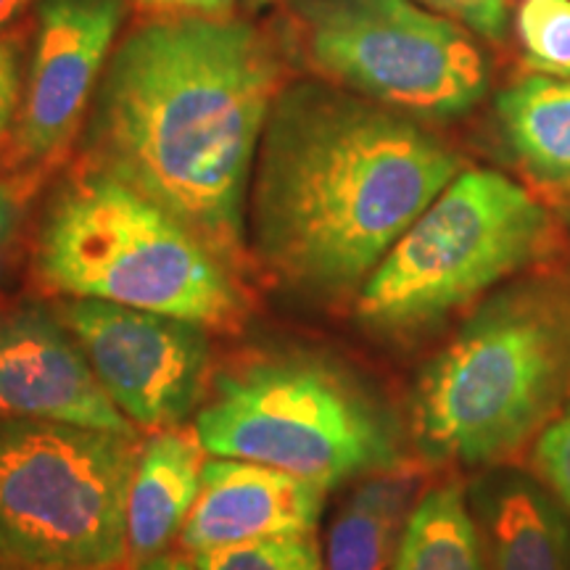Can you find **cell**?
<instances>
[{"label": "cell", "instance_id": "cell-25", "mask_svg": "<svg viewBox=\"0 0 570 570\" xmlns=\"http://www.w3.org/2000/svg\"><path fill=\"white\" fill-rule=\"evenodd\" d=\"M130 570H196L194 560H185L180 554H156V558L140 562V566H135Z\"/></svg>", "mask_w": 570, "mask_h": 570}, {"label": "cell", "instance_id": "cell-8", "mask_svg": "<svg viewBox=\"0 0 570 570\" xmlns=\"http://www.w3.org/2000/svg\"><path fill=\"white\" fill-rule=\"evenodd\" d=\"M312 63L367 101L412 117H460L489 67L468 27L420 0H291Z\"/></svg>", "mask_w": 570, "mask_h": 570}, {"label": "cell", "instance_id": "cell-21", "mask_svg": "<svg viewBox=\"0 0 570 570\" xmlns=\"http://www.w3.org/2000/svg\"><path fill=\"white\" fill-rule=\"evenodd\" d=\"M42 183L40 167H30L27 173L0 177V262L9 254L21 223H24L30 202Z\"/></svg>", "mask_w": 570, "mask_h": 570}, {"label": "cell", "instance_id": "cell-15", "mask_svg": "<svg viewBox=\"0 0 570 570\" xmlns=\"http://www.w3.org/2000/svg\"><path fill=\"white\" fill-rule=\"evenodd\" d=\"M512 154L541 183L570 185V77L531 75L497 98Z\"/></svg>", "mask_w": 570, "mask_h": 570}, {"label": "cell", "instance_id": "cell-7", "mask_svg": "<svg viewBox=\"0 0 570 570\" xmlns=\"http://www.w3.org/2000/svg\"><path fill=\"white\" fill-rule=\"evenodd\" d=\"M544 206L494 169H465L433 198L356 291V317L412 333L475 302L541 252Z\"/></svg>", "mask_w": 570, "mask_h": 570}, {"label": "cell", "instance_id": "cell-2", "mask_svg": "<svg viewBox=\"0 0 570 570\" xmlns=\"http://www.w3.org/2000/svg\"><path fill=\"white\" fill-rule=\"evenodd\" d=\"M460 173L410 117L320 82L277 92L248 188V238L291 291H360Z\"/></svg>", "mask_w": 570, "mask_h": 570}, {"label": "cell", "instance_id": "cell-4", "mask_svg": "<svg viewBox=\"0 0 570 570\" xmlns=\"http://www.w3.org/2000/svg\"><path fill=\"white\" fill-rule=\"evenodd\" d=\"M570 402V288L497 296L420 375L412 428L428 458L499 462Z\"/></svg>", "mask_w": 570, "mask_h": 570}, {"label": "cell", "instance_id": "cell-5", "mask_svg": "<svg viewBox=\"0 0 570 570\" xmlns=\"http://www.w3.org/2000/svg\"><path fill=\"white\" fill-rule=\"evenodd\" d=\"M194 431L214 458L262 462L325 491L399 462L389 412L344 370L304 352L248 356L214 375Z\"/></svg>", "mask_w": 570, "mask_h": 570}, {"label": "cell", "instance_id": "cell-9", "mask_svg": "<svg viewBox=\"0 0 570 570\" xmlns=\"http://www.w3.org/2000/svg\"><path fill=\"white\" fill-rule=\"evenodd\" d=\"M59 317L135 428H177L202 407L212 386L204 325L96 298H67Z\"/></svg>", "mask_w": 570, "mask_h": 570}, {"label": "cell", "instance_id": "cell-6", "mask_svg": "<svg viewBox=\"0 0 570 570\" xmlns=\"http://www.w3.org/2000/svg\"><path fill=\"white\" fill-rule=\"evenodd\" d=\"M140 436L0 420V568L125 570Z\"/></svg>", "mask_w": 570, "mask_h": 570}, {"label": "cell", "instance_id": "cell-27", "mask_svg": "<svg viewBox=\"0 0 570 570\" xmlns=\"http://www.w3.org/2000/svg\"><path fill=\"white\" fill-rule=\"evenodd\" d=\"M0 570H3V568H0Z\"/></svg>", "mask_w": 570, "mask_h": 570}, {"label": "cell", "instance_id": "cell-18", "mask_svg": "<svg viewBox=\"0 0 570 570\" xmlns=\"http://www.w3.org/2000/svg\"><path fill=\"white\" fill-rule=\"evenodd\" d=\"M196 570H325L315 533H285L190 554Z\"/></svg>", "mask_w": 570, "mask_h": 570}, {"label": "cell", "instance_id": "cell-13", "mask_svg": "<svg viewBox=\"0 0 570 570\" xmlns=\"http://www.w3.org/2000/svg\"><path fill=\"white\" fill-rule=\"evenodd\" d=\"M206 449L196 431L164 428L140 444L127 497V570L180 539L204 481Z\"/></svg>", "mask_w": 570, "mask_h": 570}, {"label": "cell", "instance_id": "cell-20", "mask_svg": "<svg viewBox=\"0 0 570 570\" xmlns=\"http://www.w3.org/2000/svg\"><path fill=\"white\" fill-rule=\"evenodd\" d=\"M533 465L570 510V402L539 433Z\"/></svg>", "mask_w": 570, "mask_h": 570}, {"label": "cell", "instance_id": "cell-22", "mask_svg": "<svg viewBox=\"0 0 570 570\" xmlns=\"http://www.w3.org/2000/svg\"><path fill=\"white\" fill-rule=\"evenodd\" d=\"M420 3L460 21L462 27L483 38H502L508 24L510 0H420Z\"/></svg>", "mask_w": 570, "mask_h": 570}, {"label": "cell", "instance_id": "cell-26", "mask_svg": "<svg viewBox=\"0 0 570 570\" xmlns=\"http://www.w3.org/2000/svg\"><path fill=\"white\" fill-rule=\"evenodd\" d=\"M27 0H0V27H6L17 13L24 9Z\"/></svg>", "mask_w": 570, "mask_h": 570}, {"label": "cell", "instance_id": "cell-19", "mask_svg": "<svg viewBox=\"0 0 570 570\" xmlns=\"http://www.w3.org/2000/svg\"><path fill=\"white\" fill-rule=\"evenodd\" d=\"M515 27L533 69L570 77V0H523Z\"/></svg>", "mask_w": 570, "mask_h": 570}, {"label": "cell", "instance_id": "cell-14", "mask_svg": "<svg viewBox=\"0 0 570 570\" xmlns=\"http://www.w3.org/2000/svg\"><path fill=\"white\" fill-rule=\"evenodd\" d=\"M417 489V470L399 462L370 473L333 520L325 570H391Z\"/></svg>", "mask_w": 570, "mask_h": 570}, {"label": "cell", "instance_id": "cell-10", "mask_svg": "<svg viewBox=\"0 0 570 570\" xmlns=\"http://www.w3.org/2000/svg\"><path fill=\"white\" fill-rule=\"evenodd\" d=\"M122 11L125 0H40L11 164L40 167L75 138L114 53Z\"/></svg>", "mask_w": 570, "mask_h": 570}, {"label": "cell", "instance_id": "cell-11", "mask_svg": "<svg viewBox=\"0 0 570 570\" xmlns=\"http://www.w3.org/2000/svg\"><path fill=\"white\" fill-rule=\"evenodd\" d=\"M0 420H48L138 436L56 312H0Z\"/></svg>", "mask_w": 570, "mask_h": 570}, {"label": "cell", "instance_id": "cell-17", "mask_svg": "<svg viewBox=\"0 0 570 570\" xmlns=\"http://www.w3.org/2000/svg\"><path fill=\"white\" fill-rule=\"evenodd\" d=\"M494 570H570L566 520L529 487H510L491 518Z\"/></svg>", "mask_w": 570, "mask_h": 570}, {"label": "cell", "instance_id": "cell-3", "mask_svg": "<svg viewBox=\"0 0 570 570\" xmlns=\"http://www.w3.org/2000/svg\"><path fill=\"white\" fill-rule=\"evenodd\" d=\"M35 277L53 296L135 306L206 331H233L248 309L230 262L151 198L90 164L63 177L46 206Z\"/></svg>", "mask_w": 570, "mask_h": 570}, {"label": "cell", "instance_id": "cell-16", "mask_svg": "<svg viewBox=\"0 0 570 570\" xmlns=\"http://www.w3.org/2000/svg\"><path fill=\"white\" fill-rule=\"evenodd\" d=\"M391 570H487L460 481L441 483L415 504Z\"/></svg>", "mask_w": 570, "mask_h": 570}, {"label": "cell", "instance_id": "cell-24", "mask_svg": "<svg viewBox=\"0 0 570 570\" xmlns=\"http://www.w3.org/2000/svg\"><path fill=\"white\" fill-rule=\"evenodd\" d=\"M146 9L161 17H219L233 6V0H140Z\"/></svg>", "mask_w": 570, "mask_h": 570}, {"label": "cell", "instance_id": "cell-1", "mask_svg": "<svg viewBox=\"0 0 570 570\" xmlns=\"http://www.w3.org/2000/svg\"><path fill=\"white\" fill-rule=\"evenodd\" d=\"M281 63L256 27L161 17L114 48L90 104L88 164L244 269L248 188Z\"/></svg>", "mask_w": 570, "mask_h": 570}, {"label": "cell", "instance_id": "cell-23", "mask_svg": "<svg viewBox=\"0 0 570 570\" xmlns=\"http://www.w3.org/2000/svg\"><path fill=\"white\" fill-rule=\"evenodd\" d=\"M24 96V71L17 40L0 38V142L9 138Z\"/></svg>", "mask_w": 570, "mask_h": 570}, {"label": "cell", "instance_id": "cell-12", "mask_svg": "<svg viewBox=\"0 0 570 570\" xmlns=\"http://www.w3.org/2000/svg\"><path fill=\"white\" fill-rule=\"evenodd\" d=\"M327 491L285 470L238 458L206 460L180 547L196 554L238 541L315 533Z\"/></svg>", "mask_w": 570, "mask_h": 570}]
</instances>
